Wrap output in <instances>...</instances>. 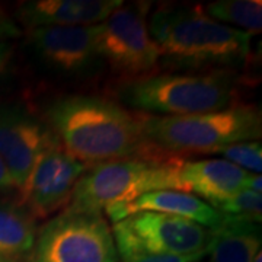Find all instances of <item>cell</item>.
I'll return each mask as SVG.
<instances>
[{
    "label": "cell",
    "instance_id": "cell-1",
    "mask_svg": "<svg viewBox=\"0 0 262 262\" xmlns=\"http://www.w3.org/2000/svg\"><path fill=\"white\" fill-rule=\"evenodd\" d=\"M44 122L66 153L88 166L121 159H165L143 133V114L91 95H64L48 103Z\"/></svg>",
    "mask_w": 262,
    "mask_h": 262
},
{
    "label": "cell",
    "instance_id": "cell-2",
    "mask_svg": "<svg viewBox=\"0 0 262 262\" xmlns=\"http://www.w3.org/2000/svg\"><path fill=\"white\" fill-rule=\"evenodd\" d=\"M147 28L160 61L170 67L225 70L251 53V34L211 19L201 5L163 3L149 13Z\"/></svg>",
    "mask_w": 262,
    "mask_h": 262
},
{
    "label": "cell",
    "instance_id": "cell-3",
    "mask_svg": "<svg viewBox=\"0 0 262 262\" xmlns=\"http://www.w3.org/2000/svg\"><path fill=\"white\" fill-rule=\"evenodd\" d=\"M120 102L141 114L182 117L222 111L236 103L232 70L206 73H158L127 79L115 89Z\"/></svg>",
    "mask_w": 262,
    "mask_h": 262
},
{
    "label": "cell",
    "instance_id": "cell-4",
    "mask_svg": "<svg viewBox=\"0 0 262 262\" xmlns=\"http://www.w3.org/2000/svg\"><path fill=\"white\" fill-rule=\"evenodd\" d=\"M143 133L151 146L169 155H207L227 144L259 140L262 115L256 105L245 103L182 117L143 114Z\"/></svg>",
    "mask_w": 262,
    "mask_h": 262
},
{
    "label": "cell",
    "instance_id": "cell-5",
    "mask_svg": "<svg viewBox=\"0 0 262 262\" xmlns=\"http://www.w3.org/2000/svg\"><path fill=\"white\" fill-rule=\"evenodd\" d=\"M182 158L121 159L94 165L77 181L63 211L102 213L122 206L147 192L160 189L182 191L179 166Z\"/></svg>",
    "mask_w": 262,
    "mask_h": 262
},
{
    "label": "cell",
    "instance_id": "cell-6",
    "mask_svg": "<svg viewBox=\"0 0 262 262\" xmlns=\"http://www.w3.org/2000/svg\"><path fill=\"white\" fill-rule=\"evenodd\" d=\"M113 230L102 213H69L37 232L29 262H118Z\"/></svg>",
    "mask_w": 262,
    "mask_h": 262
},
{
    "label": "cell",
    "instance_id": "cell-7",
    "mask_svg": "<svg viewBox=\"0 0 262 262\" xmlns=\"http://www.w3.org/2000/svg\"><path fill=\"white\" fill-rule=\"evenodd\" d=\"M150 2L122 5L101 24L92 25L98 56L115 73L128 79L149 75L160 63V54L147 28Z\"/></svg>",
    "mask_w": 262,
    "mask_h": 262
},
{
    "label": "cell",
    "instance_id": "cell-8",
    "mask_svg": "<svg viewBox=\"0 0 262 262\" xmlns=\"http://www.w3.org/2000/svg\"><path fill=\"white\" fill-rule=\"evenodd\" d=\"M114 242L118 255L143 251L160 255L206 253L210 229L175 215L139 211L114 223Z\"/></svg>",
    "mask_w": 262,
    "mask_h": 262
},
{
    "label": "cell",
    "instance_id": "cell-9",
    "mask_svg": "<svg viewBox=\"0 0 262 262\" xmlns=\"http://www.w3.org/2000/svg\"><path fill=\"white\" fill-rule=\"evenodd\" d=\"M88 168L54 141L41 155L25 187L18 194L20 204L34 220L47 219L60 208H66L77 181Z\"/></svg>",
    "mask_w": 262,
    "mask_h": 262
},
{
    "label": "cell",
    "instance_id": "cell-10",
    "mask_svg": "<svg viewBox=\"0 0 262 262\" xmlns=\"http://www.w3.org/2000/svg\"><path fill=\"white\" fill-rule=\"evenodd\" d=\"M56 137L47 124L20 105L0 106V159L9 170L18 194L41 155Z\"/></svg>",
    "mask_w": 262,
    "mask_h": 262
},
{
    "label": "cell",
    "instance_id": "cell-11",
    "mask_svg": "<svg viewBox=\"0 0 262 262\" xmlns=\"http://www.w3.org/2000/svg\"><path fill=\"white\" fill-rule=\"evenodd\" d=\"M32 53L61 75H83L99 63L92 27H41L27 29Z\"/></svg>",
    "mask_w": 262,
    "mask_h": 262
},
{
    "label": "cell",
    "instance_id": "cell-12",
    "mask_svg": "<svg viewBox=\"0 0 262 262\" xmlns=\"http://www.w3.org/2000/svg\"><path fill=\"white\" fill-rule=\"evenodd\" d=\"M122 5L121 0H28L18 3L16 18L27 29L92 27Z\"/></svg>",
    "mask_w": 262,
    "mask_h": 262
},
{
    "label": "cell",
    "instance_id": "cell-13",
    "mask_svg": "<svg viewBox=\"0 0 262 262\" xmlns=\"http://www.w3.org/2000/svg\"><path fill=\"white\" fill-rule=\"evenodd\" d=\"M139 211L175 215V217L191 220L207 229H213L222 222V214L217 213L204 200L191 192L178 191V189H160V191L147 192L128 204L114 206L105 210V213L113 223H117L125 219L127 215Z\"/></svg>",
    "mask_w": 262,
    "mask_h": 262
},
{
    "label": "cell",
    "instance_id": "cell-14",
    "mask_svg": "<svg viewBox=\"0 0 262 262\" xmlns=\"http://www.w3.org/2000/svg\"><path fill=\"white\" fill-rule=\"evenodd\" d=\"M246 172L225 159L184 160L179 166L182 191L195 192L206 203L233 195L245 189Z\"/></svg>",
    "mask_w": 262,
    "mask_h": 262
},
{
    "label": "cell",
    "instance_id": "cell-15",
    "mask_svg": "<svg viewBox=\"0 0 262 262\" xmlns=\"http://www.w3.org/2000/svg\"><path fill=\"white\" fill-rule=\"evenodd\" d=\"M35 239V220L18 194H0V262H29Z\"/></svg>",
    "mask_w": 262,
    "mask_h": 262
},
{
    "label": "cell",
    "instance_id": "cell-16",
    "mask_svg": "<svg viewBox=\"0 0 262 262\" xmlns=\"http://www.w3.org/2000/svg\"><path fill=\"white\" fill-rule=\"evenodd\" d=\"M261 244V226L222 215V222L210 229L207 253L210 262H253Z\"/></svg>",
    "mask_w": 262,
    "mask_h": 262
},
{
    "label": "cell",
    "instance_id": "cell-17",
    "mask_svg": "<svg viewBox=\"0 0 262 262\" xmlns=\"http://www.w3.org/2000/svg\"><path fill=\"white\" fill-rule=\"evenodd\" d=\"M203 10L211 19L244 31L248 34H258L262 28L261 0H217L207 3Z\"/></svg>",
    "mask_w": 262,
    "mask_h": 262
},
{
    "label": "cell",
    "instance_id": "cell-18",
    "mask_svg": "<svg viewBox=\"0 0 262 262\" xmlns=\"http://www.w3.org/2000/svg\"><path fill=\"white\" fill-rule=\"evenodd\" d=\"M217 213L225 217H234L261 225L262 195L252 191L242 189L233 195L225 196L208 203Z\"/></svg>",
    "mask_w": 262,
    "mask_h": 262
},
{
    "label": "cell",
    "instance_id": "cell-19",
    "mask_svg": "<svg viewBox=\"0 0 262 262\" xmlns=\"http://www.w3.org/2000/svg\"><path fill=\"white\" fill-rule=\"evenodd\" d=\"M207 155H220L225 160L233 163L249 173H261L262 147L259 141H241L217 147Z\"/></svg>",
    "mask_w": 262,
    "mask_h": 262
},
{
    "label": "cell",
    "instance_id": "cell-20",
    "mask_svg": "<svg viewBox=\"0 0 262 262\" xmlns=\"http://www.w3.org/2000/svg\"><path fill=\"white\" fill-rule=\"evenodd\" d=\"M206 253L195 255H160L143 251H128L118 255L122 262H198Z\"/></svg>",
    "mask_w": 262,
    "mask_h": 262
},
{
    "label": "cell",
    "instance_id": "cell-21",
    "mask_svg": "<svg viewBox=\"0 0 262 262\" xmlns=\"http://www.w3.org/2000/svg\"><path fill=\"white\" fill-rule=\"evenodd\" d=\"M24 37V31L18 22L12 18L8 10L0 5V42H9L12 39Z\"/></svg>",
    "mask_w": 262,
    "mask_h": 262
},
{
    "label": "cell",
    "instance_id": "cell-22",
    "mask_svg": "<svg viewBox=\"0 0 262 262\" xmlns=\"http://www.w3.org/2000/svg\"><path fill=\"white\" fill-rule=\"evenodd\" d=\"M6 192H16V187H15V182L10 177L9 170L5 166V163L0 159V194H6Z\"/></svg>",
    "mask_w": 262,
    "mask_h": 262
},
{
    "label": "cell",
    "instance_id": "cell-23",
    "mask_svg": "<svg viewBox=\"0 0 262 262\" xmlns=\"http://www.w3.org/2000/svg\"><path fill=\"white\" fill-rule=\"evenodd\" d=\"M13 56V46L10 42H0V79L5 76Z\"/></svg>",
    "mask_w": 262,
    "mask_h": 262
},
{
    "label": "cell",
    "instance_id": "cell-24",
    "mask_svg": "<svg viewBox=\"0 0 262 262\" xmlns=\"http://www.w3.org/2000/svg\"><path fill=\"white\" fill-rule=\"evenodd\" d=\"M245 189L252 191L256 194H261L262 191V178L261 173H248L246 182H245Z\"/></svg>",
    "mask_w": 262,
    "mask_h": 262
},
{
    "label": "cell",
    "instance_id": "cell-25",
    "mask_svg": "<svg viewBox=\"0 0 262 262\" xmlns=\"http://www.w3.org/2000/svg\"><path fill=\"white\" fill-rule=\"evenodd\" d=\"M253 262H262V252H258V255L255 256Z\"/></svg>",
    "mask_w": 262,
    "mask_h": 262
}]
</instances>
